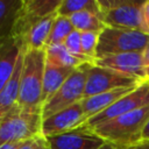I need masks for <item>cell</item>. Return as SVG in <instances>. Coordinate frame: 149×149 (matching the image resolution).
<instances>
[{
    "label": "cell",
    "instance_id": "cell-15",
    "mask_svg": "<svg viewBox=\"0 0 149 149\" xmlns=\"http://www.w3.org/2000/svg\"><path fill=\"white\" fill-rule=\"evenodd\" d=\"M73 68H62L52 65L45 62L42 87V106L43 104L69 79V77L76 71Z\"/></svg>",
    "mask_w": 149,
    "mask_h": 149
},
{
    "label": "cell",
    "instance_id": "cell-10",
    "mask_svg": "<svg viewBox=\"0 0 149 149\" xmlns=\"http://www.w3.org/2000/svg\"><path fill=\"white\" fill-rule=\"evenodd\" d=\"M94 65L114 70L141 83H146L142 52H125L100 57L94 61Z\"/></svg>",
    "mask_w": 149,
    "mask_h": 149
},
{
    "label": "cell",
    "instance_id": "cell-11",
    "mask_svg": "<svg viewBox=\"0 0 149 149\" xmlns=\"http://www.w3.org/2000/svg\"><path fill=\"white\" fill-rule=\"evenodd\" d=\"M51 149H99L106 142L86 127L48 137Z\"/></svg>",
    "mask_w": 149,
    "mask_h": 149
},
{
    "label": "cell",
    "instance_id": "cell-25",
    "mask_svg": "<svg viewBox=\"0 0 149 149\" xmlns=\"http://www.w3.org/2000/svg\"><path fill=\"white\" fill-rule=\"evenodd\" d=\"M141 30L149 35V0H144L141 7Z\"/></svg>",
    "mask_w": 149,
    "mask_h": 149
},
{
    "label": "cell",
    "instance_id": "cell-27",
    "mask_svg": "<svg viewBox=\"0 0 149 149\" xmlns=\"http://www.w3.org/2000/svg\"><path fill=\"white\" fill-rule=\"evenodd\" d=\"M23 141H19V142H8V143H3L0 146V149H20L22 146Z\"/></svg>",
    "mask_w": 149,
    "mask_h": 149
},
{
    "label": "cell",
    "instance_id": "cell-7",
    "mask_svg": "<svg viewBox=\"0 0 149 149\" xmlns=\"http://www.w3.org/2000/svg\"><path fill=\"white\" fill-rule=\"evenodd\" d=\"M143 83L111 69L101 68L94 64L87 66V77L85 85V98L99 93L113 91L123 87H135Z\"/></svg>",
    "mask_w": 149,
    "mask_h": 149
},
{
    "label": "cell",
    "instance_id": "cell-17",
    "mask_svg": "<svg viewBox=\"0 0 149 149\" xmlns=\"http://www.w3.org/2000/svg\"><path fill=\"white\" fill-rule=\"evenodd\" d=\"M45 62L62 68H73L78 69L84 65L91 64L81 58L76 57L72 55L64 44H55V45H48L45 48Z\"/></svg>",
    "mask_w": 149,
    "mask_h": 149
},
{
    "label": "cell",
    "instance_id": "cell-18",
    "mask_svg": "<svg viewBox=\"0 0 149 149\" xmlns=\"http://www.w3.org/2000/svg\"><path fill=\"white\" fill-rule=\"evenodd\" d=\"M70 21L74 30L79 33H101L106 24L102 22L101 17L91 12H79L71 15Z\"/></svg>",
    "mask_w": 149,
    "mask_h": 149
},
{
    "label": "cell",
    "instance_id": "cell-8",
    "mask_svg": "<svg viewBox=\"0 0 149 149\" xmlns=\"http://www.w3.org/2000/svg\"><path fill=\"white\" fill-rule=\"evenodd\" d=\"M148 105H149V83H143L140 86H137L135 90L129 92L128 94L120 98L118 101H115L112 106H109L105 111L90 118L83 127L93 128L109 120H113L120 115H123L126 113L133 112L135 109L142 108Z\"/></svg>",
    "mask_w": 149,
    "mask_h": 149
},
{
    "label": "cell",
    "instance_id": "cell-1",
    "mask_svg": "<svg viewBox=\"0 0 149 149\" xmlns=\"http://www.w3.org/2000/svg\"><path fill=\"white\" fill-rule=\"evenodd\" d=\"M148 120L149 105L88 129L115 149H127L143 141L142 134Z\"/></svg>",
    "mask_w": 149,
    "mask_h": 149
},
{
    "label": "cell",
    "instance_id": "cell-26",
    "mask_svg": "<svg viewBox=\"0 0 149 149\" xmlns=\"http://www.w3.org/2000/svg\"><path fill=\"white\" fill-rule=\"evenodd\" d=\"M143 55V71H144V78L146 83H149V44L142 52Z\"/></svg>",
    "mask_w": 149,
    "mask_h": 149
},
{
    "label": "cell",
    "instance_id": "cell-19",
    "mask_svg": "<svg viewBox=\"0 0 149 149\" xmlns=\"http://www.w3.org/2000/svg\"><path fill=\"white\" fill-rule=\"evenodd\" d=\"M62 0H23V10L31 17L44 19L57 14Z\"/></svg>",
    "mask_w": 149,
    "mask_h": 149
},
{
    "label": "cell",
    "instance_id": "cell-5",
    "mask_svg": "<svg viewBox=\"0 0 149 149\" xmlns=\"http://www.w3.org/2000/svg\"><path fill=\"white\" fill-rule=\"evenodd\" d=\"M41 113L23 112L17 106L0 122V146L29 140L42 134Z\"/></svg>",
    "mask_w": 149,
    "mask_h": 149
},
{
    "label": "cell",
    "instance_id": "cell-16",
    "mask_svg": "<svg viewBox=\"0 0 149 149\" xmlns=\"http://www.w3.org/2000/svg\"><path fill=\"white\" fill-rule=\"evenodd\" d=\"M22 8L23 0H0V40L13 37Z\"/></svg>",
    "mask_w": 149,
    "mask_h": 149
},
{
    "label": "cell",
    "instance_id": "cell-3",
    "mask_svg": "<svg viewBox=\"0 0 149 149\" xmlns=\"http://www.w3.org/2000/svg\"><path fill=\"white\" fill-rule=\"evenodd\" d=\"M148 44L149 35L141 30L106 27L99 36L97 58L125 52H143Z\"/></svg>",
    "mask_w": 149,
    "mask_h": 149
},
{
    "label": "cell",
    "instance_id": "cell-28",
    "mask_svg": "<svg viewBox=\"0 0 149 149\" xmlns=\"http://www.w3.org/2000/svg\"><path fill=\"white\" fill-rule=\"evenodd\" d=\"M127 149H149V141H141L140 143H137L133 147H129Z\"/></svg>",
    "mask_w": 149,
    "mask_h": 149
},
{
    "label": "cell",
    "instance_id": "cell-2",
    "mask_svg": "<svg viewBox=\"0 0 149 149\" xmlns=\"http://www.w3.org/2000/svg\"><path fill=\"white\" fill-rule=\"evenodd\" d=\"M45 50H26L19 85L17 108L28 113H41Z\"/></svg>",
    "mask_w": 149,
    "mask_h": 149
},
{
    "label": "cell",
    "instance_id": "cell-20",
    "mask_svg": "<svg viewBox=\"0 0 149 149\" xmlns=\"http://www.w3.org/2000/svg\"><path fill=\"white\" fill-rule=\"evenodd\" d=\"M79 12H91L101 17L99 0H62L57 15L70 17Z\"/></svg>",
    "mask_w": 149,
    "mask_h": 149
},
{
    "label": "cell",
    "instance_id": "cell-9",
    "mask_svg": "<svg viewBox=\"0 0 149 149\" xmlns=\"http://www.w3.org/2000/svg\"><path fill=\"white\" fill-rule=\"evenodd\" d=\"M87 118L80 102L64 108L42 121V134L45 137L56 136L70 130L80 128L85 125Z\"/></svg>",
    "mask_w": 149,
    "mask_h": 149
},
{
    "label": "cell",
    "instance_id": "cell-4",
    "mask_svg": "<svg viewBox=\"0 0 149 149\" xmlns=\"http://www.w3.org/2000/svg\"><path fill=\"white\" fill-rule=\"evenodd\" d=\"M87 65L78 68L69 79L43 104L41 115L45 119L64 108H68L85 98V85L87 77Z\"/></svg>",
    "mask_w": 149,
    "mask_h": 149
},
{
    "label": "cell",
    "instance_id": "cell-29",
    "mask_svg": "<svg viewBox=\"0 0 149 149\" xmlns=\"http://www.w3.org/2000/svg\"><path fill=\"white\" fill-rule=\"evenodd\" d=\"M142 140L143 141H149V120L143 129V134H142Z\"/></svg>",
    "mask_w": 149,
    "mask_h": 149
},
{
    "label": "cell",
    "instance_id": "cell-30",
    "mask_svg": "<svg viewBox=\"0 0 149 149\" xmlns=\"http://www.w3.org/2000/svg\"><path fill=\"white\" fill-rule=\"evenodd\" d=\"M99 149H115L113 146H111V144H108V143H106L105 146H102L101 148H99Z\"/></svg>",
    "mask_w": 149,
    "mask_h": 149
},
{
    "label": "cell",
    "instance_id": "cell-24",
    "mask_svg": "<svg viewBox=\"0 0 149 149\" xmlns=\"http://www.w3.org/2000/svg\"><path fill=\"white\" fill-rule=\"evenodd\" d=\"M20 149H51V146L48 137H45L43 134H40L23 141Z\"/></svg>",
    "mask_w": 149,
    "mask_h": 149
},
{
    "label": "cell",
    "instance_id": "cell-12",
    "mask_svg": "<svg viewBox=\"0 0 149 149\" xmlns=\"http://www.w3.org/2000/svg\"><path fill=\"white\" fill-rule=\"evenodd\" d=\"M22 49L15 37L0 40V92L12 78Z\"/></svg>",
    "mask_w": 149,
    "mask_h": 149
},
{
    "label": "cell",
    "instance_id": "cell-13",
    "mask_svg": "<svg viewBox=\"0 0 149 149\" xmlns=\"http://www.w3.org/2000/svg\"><path fill=\"white\" fill-rule=\"evenodd\" d=\"M136 87L137 86L116 88V90H113V91H108V92H104V93H99V94H95V95H92V97L84 98L80 101V104L83 106V109H84V113H85L87 120L90 118L97 115L98 113L105 111L106 108L112 106L115 101H118L120 98L128 94L129 92H132Z\"/></svg>",
    "mask_w": 149,
    "mask_h": 149
},
{
    "label": "cell",
    "instance_id": "cell-23",
    "mask_svg": "<svg viewBox=\"0 0 149 149\" xmlns=\"http://www.w3.org/2000/svg\"><path fill=\"white\" fill-rule=\"evenodd\" d=\"M64 47L72 54L74 55L76 57L78 58H81L91 64H94V62H92L91 59H88L86 56H84L83 51H81V33L77 31V30H73L69 36L68 38L65 40V42L63 43Z\"/></svg>",
    "mask_w": 149,
    "mask_h": 149
},
{
    "label": "cell",
    "instance_id": "cell-6",
    "mask_svg": "<svg viewBox=\"0 0 149 149\" xmlns=\"http://www.w3.org/2000/svg\"><path fill=\"white\" fill-rule=\"evenodd\" d=\"M143 1L99 0L101 20L106 27L141 30V7Z\"/></svg>",
    "mask_w": 149,
    "mask_h": 149
},
{
    "label": "cell",
    "instance_id": "cell-14",
    "mask_svg": "<svg viewBox=\"0 0 149 149\" xmlns=\"http://www.w3.org/2000/svg\"><path fill=\"white\" fill-rule=\"evenodd\" d=\"M23 55H24V49H22V51H21V54L19 56L17 64L15 66V70L13 72L12 78L9 79L7 85L3 87V90L0 92V122L17 105L19 85H20V77H21V70H22Z\"/></svg>",
    "mask_w": 149,
    "mask_h": 149
},
{
    "label": "cell",
    "instance_id": "cell-21",
    "mask_svg": "<svg viewBox=\"0 0 149 149\" xmlns=\"http://www.w3.org/2000/svg\"><path fill=\"white\" fill-rule=\"evenodd\" d=\"M73 30H74V28H73L69 17L57 15L55 21H54L47 47L48 45H55V44H63L65 42V40L68 38V36Z\"/></svg>",
    "mask_w": 149,
    "mask_h": 149
},
{
    "label": "cell",
    "instance_id": "cell-22",
    "mask_svg": "<svg viewBox=\"0 0 149 149\" xmlns=\"http://www.w3.org/2000/svg\"><path fill=\"white\" fill-rule=\"evenodd\" d=\"M99 36V33H81V51L92 62L97 59Z\"/></svg>",
    "mask_w": 149,
    "mask_h": 149
}]
</instances>
